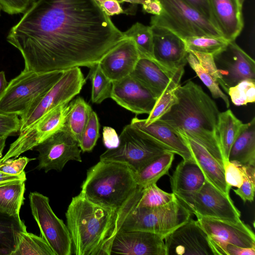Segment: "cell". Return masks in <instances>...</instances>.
I'll return each mask as SVG.
<instances>
[{"label":"cell","mask_w":255,"mask_h":255,"mask_svg":"<svg viewBox=\"0 0 255 255\" xmlns=\"http://www.w3.org/2000/svg\"><path fill=\"white\" fill-rule=\"evenodd\" d=\"M4 71H0V96L4 92L8 85Z\"/></svg>","instance_id":"53"},{"label":"cell","mask_w":255,"mask_h":255,"mask_svg":"<svg viewBox=\"0 0 255 255\" xmlns=\"http://www.w3.org/2000/svg\"><path fill=\"white\" fill-rule=\"evenodd\" d=\"M184 40L188 52L208 53L214 56L224 50L229 42L223 37L210 35L192 36Z\"/></svg>","instance_id":"35"},{"label":"cell","mask_w":255,"mask_h":255,"mask_svg":"<svg viewBox=\"0 0 255 255\" xmlns=\"http://www.w3.org/2000/svg\"><path fill=\"white\" fill-rule=\"evenodd\" d=\"M197 221L209 237L216 255H226V245L245 248L255 247V235L242 220L233 222L216 218L196 216Z\"/></svg>","instance_id":"13"},{"label":"cell","mask_w":255,"mask_h":255,"mask_svg":"<svg viewBox=\"0 0 255 255\" xmlns=\"http://www.w3.org/2000/svg\"><path fill=\"white\" fill-rule=\"evenodd\" d=\"M234 192L245 203L254 201L255 191V165H245V175L241 186Z\"/></svg>","instance_id":"41"},{"label":"cell","mask_w":255,"mask_h":255,"mask_svg":"<svg viewBox=\"0 0 255 255\" xmlns=\"http://www.w3.org/2000/svg\"><path fill=\"white\" fill-rule=\"evenodd\" d=\"M25 180H15L0 183V212L10 216H19L24 199Z\"/></svg>","instance_id":"28"},{"label":"cell","mask_w":255,"mask_h":255,"mask_svg":"<svg viewBox=\"0 0 255 255\" xmlns=\"http://www.w3.org/2000/svg\"><path fill=\"white\" fill-rule=\"evenodd\" d=\"M29 199L31 213L41 237L55 255H72V240L67 226L53 211L48 197L34 192L30 193Z\"/></svg>","instance_id":"9"},{"label":"cell","mask_w":255,"mask_h":255,"mask_svg":"<svg viewBox=\"0 0 255 255\" xmlns=\"http://www.w3.org/2000/svg\"><path fill=\"white\" fill-rule=\"evenodd\" d=\"M184 0L208 19L214 25L209 0Z\"/></svg>","instance_id":"48"},{"label":"cell","mask_w":255,"mask_h":255,"mask_svg":"<svg viewBox=\"0 0 255 255\" xmlns=\"http://www.w3.org/2000/svg\"><path fill=\"white\" fill-rule=\"evenodd\" d=\"M19 116L0 112V137H7L19 132L21 122Z\"/></svg>","instance_id":"44"},{"label":"cell","mask_w":255,"mask_h":255,"mask_svg":"<svg viewBox=\"0 0 255 255\" xmlns=\"http://www.w3.org/2000/svg\"><path fill=\"white\" fill-rule=\"evenodd\" d=\"M7 137H0V162L2 157V152L5 145V141Z\"/></svg>","instance_id":"54"},{"label":"cell","mask_w":255,"mask_h":255,"mask_svg":"<svg viewBox=\"0 0 255 255\" xmlns=\"http://www.w3.org/2000/svg\"><path fill=\"white\" fill-rule=\"evenodd\" d=\"M177 102L158 120L204 147L223 166L218 130L220 112L200 86L192 81L178 85Z\"/></svg>","instance_id":"2"},{"label":"cell","mask_w":255,"mask_h":255,"mask_svg":"<svg viewBox=\"0 0 255 255\" xmlns=\"http://www.w3.org/2000/svg\"><path fill=\"white\" fill-rule=\"evenodd\" d=\"M146 0H118V1L122 3L124 1L130 2L132 4H143Z\"/></svg>","instance_id":"55"},{"label":"cell","mask_w":255,"mask_h":255,"mask_svg":"<svg viewBox=\"0 0 255 255\" xmlns=\"http://www.w3.org/2000/svg\"><path fill=\"white\" fill-rule=\"evenodd\" d=\"M140 57L134 41L126 37L106 54L98 64L106 76L113 82L130 75Z\"/></svg>","instance_id":"19"},{"label":"cell","mask_w":255,"mask_h":255,"mask_svg":"<svg viewBox=\"0 0 255 255\" xmlns=\"http://www.w3.org/2000/svg\"><path fill=\"white\" fill-rule=\"evenodd\" d=\"M154 61L173 75L184 68L188 52L183 39L171 30L151 25Z\"/></svg>","instance_id":"16"},{"label":"cell","mask_w":255,"mask_h":255,"mask_svg":"<svg viewBox=\"0 0 255 255\" xmlns=\"http://www.w3.org/2000/svg\"><path fill=\"white\" fill-rule=\"evenodd\" d=\"M103 141L107 149L116 148L119 144V136L114 128L110 127H104Z\"/></svg>","instance_id":"47"},{"label":"cell","mask_w":255,"mask_h":255,"mask_svg":"<svg viewBox=\"0 0 255 255\" xmlns=\"http://www.w3.org/2000/svg\"><path fill=\"white\" fill-rule=\"evenodd\" d=\"M232 103L237 106L246 105L255 101V79L243 80L230 87L228 92Z\"/></svg>","instance_id":"39"},{"label":"cell","mask_w":255,"mask_h":255,"mask_svg":"<svg viewBox=\"0 0 255 255\" xmlns=\"http://www.w3.org/2000/svg\"><path fill=\"white\" fill-rule=\"evenodd\" d=\"M64 71L45 73L23 69L0 96V112L23 116L59 80Z\"/></svg>","instance_id":"5"},{"label":"cell","mask_w":255,"mask_h":255,"mask_svg":"<svg viewBox=\"0 0 255 255\" xmlns=\"http://www.w3.org/2000/svg\"><path fill=\"white\" fill-rule=\"evenodd\" d=\"M33 0H0V9L9 14L24 12Z\"/></svg>","instance_id":"46"},{"label":"cell","mask_w":255,"mask_h":255,"mask_svg":"<svg viewBox=\"0 0 255 255\" xmlns=\"http://www.w3.org/2000/svg\"><path fill=\"white\" fill-rule=\"evenodd\" d=\"M196 216L216 218L238 222L241 212L229 195H226L206 180L197 191L176 196Z\"/></svg>","instance_id":"11"},{"label":"cell","mask_w":255,"mask_h":255,"mask_svg":"<svg viewBox=\"0 0 255 255\" xmlns=\"http://www.w3.org/2000/svg\"><path fill=\"white\" fill-rule=\"evenodd\" d=\"M158 0L162 12L151 17V25L166 28L183 39L201 35L223 37L212 22L184 0Z\"/></svg>","instance_id":"8"},{"label":"cell","mask_w":255,"mask_h":255,"mask_svg":"<svg viewBox=\"0 0 255 255\" xmlns=\"http://www.w3.org/2000/svg\"><path fill=\"white\" fill-rule=\"evenodd\" d=\"M19 179L26 180L24 171L18 175H11L0 171V183Z\"/></svg>","instance_id":"52"},{"label":"cell","mask_w":255,"mask_h":255,"mask_svg":"<svg viewBox=\"0 0 255 255\" xmlns=\"http://www.w3.org/2000/svg\"><path fill=\"white\" fill-rule=\"evenodd\" d=\"M130 124L144 132L168 151L181 156L183 159L193 158L182 135L164 123L157 120L146 125L144 123V119L135 117L131 119Z\"/></svg>","instance_id":"22"},{"label":"cell","mask_w":255,"mask_h":255,"mask_svg":"<svg viewBox=\"0 0 255 255\" xmlns=\"http://www.w3.org/2000/svg\"><path fill=\"white\" fill-rule=\"evenodd\" d=\"M142 5L144 12L153 15H159L162 12V6L158 0H146Z\"/></svg>","instance_id":"51"},{"label":"cell","mask_w":255,"mask_h":255,"mask_svg":"<svg viewBox=\"0 0 255 255\" xmlns=\"http://www.w3.org/2000/svg\"><path fill=\"white\" fill-rule=\"evenodd\" d=\"M219 54L224 57V66L218 69L228 90L243 80L255 79V61L235 41H230Z\"/></svg>","instance_id":"20"},{"label":"cell","mask_w":255,"mask_h":255,"mask_svg":"<svg viewBox=\"0 0 255 255\" xmlns=\"http://www.w3.org/2000/svg\"><path fill=\"white\" fill-rule=\"evenodd\" d=\"M135 207L116 210L95 204L80 193L73 197L65 216L73 254L111 255L116 235Z\"/></svg>","instance_id":"3"},{"label":"cell","mask_w":255,"mask_h":255,"mask_svg":"<svg viewBox=\"0 0 255 255\" xmlns=\"http://www.w3.org/2000/svg\"><path fill=\"white\" fill-rule=\"evenodd\" d=\"M192 214L178 198L157 208L136 206L127 215L118 232L141 231L165 237L191 218Z\"/></svg>","instance_id":"6"},{"label":"cell","mask_w":255,"mask_h":255,"mask_svg":"<svg viewBox=\"0 0 255 255\" xmlns=\"http://www.w3.org/2000/svg\"><path fill=\"white\" fill-rule=\"evenodd\" d=\"M81 188L80 193L92 202L122 210L136 206L144 187L138 185L126 164L100 160L88 169Z\"/></svg>","instance_id":"4"},{"label":"cell","mask_w":255,"mask_h":255,"mask_svg":"<svg viewBox=\"0 0 255 255\" xmlns=\"http://www.w3.org/2000/svg\"><path fill=\"white\" fill-rule=\"evenodd\" d=\"M223 167L227 185L231 188L233 186L240 187L244 180L245 165L229 160H224Z\"/></svg>","instance_id":"42"},{"label":"cell","mask_w":255,"mask_h":255,"mask_svg":"<svg viewBox=\"0 0 255 255\" xmlns=\"http://www.w3.org/2000/svg\"><path fill=\"white\" fill-rule=\"evenodd\" d=\"M111 98L136 115H149L157 100L149 89L130 75L112 82Z\"/></svg>","instance_id":"17"},{"label":"cell","mask_w":255,"mask_h":255,"mask_svg":"<svg viewBox=\"0 0 255 255\" xmlns=\"http://www.w3.org/2000/svg\"><path fill=\"white\" fill-rule=\"evenodd\" d=\"M215 26L228 41H235L244 27L242 7L237 0H209Z\"/></svg>","instance_id":"21"},{"label":"cell","mask_w":255,"mask_h":255,"mask_svg":"<svg viewBox=\"0 0 255 255\" xmlns=\"http://www.w3.org/2000/svg\"><path fill=\"white\" fill-rule=\"evenodd\" d=\"M245 0H237V1L241 7H243V4Z\"/></svg>","instance_id":"56"},{"label":"cell","mask_w":255,"mask_h":255,"mask_svg":"<svg viewBox=\"0 0 255 255\" xmlns=\"http://www.w3.org/2000/svg\"><path fill=\"white\" fill-rule=\"evenodd\" d=\"M69 103L61 104L51 110L19 133L2 157L0 164L33 149L50 136L63 129L69 110Z\"/></svg>","instance_id":"12"},{"label":"cell","mask_w":255,"mask_h":255,"mask_svg":"<svg viewBox=\"0 0 255 255\" xmlns=\"http://www.w3.org/2000/svg\"><path fill=\"white\" fill-rule=\"evenodd\" d=\"M126 38L96 0H35L6 39L24 69L45 73L91 68Z\"/></svg>","instance_id":"1"},{"label":"cell","mask_w":255,"mask_h":255,"mask_svg":"<svg viewBox=\"0 0 255 255\" xmlns=\"http://www.w3.org/2000/svg\"><path fill=\"white\" fill-rule=\"evenodd\" d=\"M126 37L134 41L140 57L154 61L153 51V34L150 26L136 22L123 32Z\"/></svg>","instance_id":"34"},{"label":"cell","mask_w":255,"mask_h":255,"mask_svg":"<svg viewBox=\"0 0 255 255\" xmlns=\"http://www.w3.org/2000/svg\"><path fill=\"white\" fill-rule=\"evenodd\" d=\"M177 73L172 75L155 61L140 57L130 75L142 84L158 99Z\"/></svg>","instance_id":"24"},{"label":"cell","mask_w":255,"mask_h":255,"mask_svg":"<svg viewBox=\"0 0 255 255\" xmlns=\"http://www.w3.org/2000/svg\"><path fill=\"white\" fill-rule=\"evenodd\" d=\"M243 123L230 110L220 112L218 126L220 146L224 160H228L231 148Z\"/></svg>","instance_id":"30"},{"label":"cell","mask_w":255,"mask_h":255,"mask_svg":"<svg viewBox=\"0 0 255 255\" xmlns=\"http://www.w3.org/2000/svg\"><path fill=\"white\" fill-rule=\"evenodd\" d=\"M100 127L98 117L96 112L92 111L79 143L83 152H91L95 146L100 137Z\"/></svg>","instance_id":"40"},{"label":"cell","mask_w":255,"mask_h":255,"mask_svg":"<svg viewBox=\"0 0 255 255\" xmlns=\"http://www.w3.org/2000/svg\"><path fill=\"white\" fill-rule=\"evenodd\" d=\"M86 81L80 67L64 71L63 75L52 87L20 118L19 133L51 110L61 104L69 103L80 93Z\"/></svg>","instance_id":"10"},{"label":"cell","mask_w":255,"mask_h":255,"mask_svg":"<svg viewBox=\"0 0 255 255\" xmlns=\"http://www.w3.org/2000/svg\"><path fill=\"white\" fill-rule=\"evenodd\" d=\"M187 61L202 82L208 88L213 97L215 99H222L226 107L228 108L230 102L228 96L220 89L218 83L201 66L197 58L190 51H188Z\"/></svg>","instance_id":"38"},{"label":"cell","mask_w":255,"mask_h":255,"mask_svg":"<svg viewBox=\"0 0 255 255\" xmlns=\"http://www.w3.org/2000/svg\"><path fill=\"white\" fill-rule=\"evenodd\" d=\"M11 255H55V254L41 236H38L25 231L19 233L17 246Z\"/></svg>","instance_id":"33"},{"label":"cell","mask_w":255,"mask_h":255,"mask_svg":"<svg viewBox=\"0 0 255 255\" xmlns=\"http://www.w3.org/2000/svg\"><path fill=\"white\" fill-rule=\"evenodd\" d=\"M35 148L39 153L37 168L45 172L51 170L61 171L71 160L82 161L78 142L64 129L53 134Z\"/></svg>","instance_id":"14"},{"label":"cell","mask_w":255,"mask_h":255,"mask_svg":"<svg viewBox=\"0 0 255 255\" xmlns=\"http://www.w3.org/2000/svg\"><path fill=\"white\" fill-rule=\"evenodd\" d=\"M225 250L226 255H255V247L245 248L227 244Z\"/></svg>","instance_id":"50"},{"label":"cell","mask_w":255,"mask_h":255,"mask_svg":"<svg viewBox=\"0 0 255 255\" xmlns=\"http://www.w3.org/2000/svg\"><path fill=\"white\" fill-rule=\"evenodd\" d=\"M119 140L118 146L107 149L100 155V160L124 163L134 173L158 156L169 151L130 124L124 128Z\"/></svg>","instance_id":"7"},{"label":"cell","mask_w":255,"mask_h":255,"mask_svg":"<svg viewBox=\"0 0 255 255\" xmlns=\"http://www.w3.org/2000/svg\"><path fill=\"white\" fill-rule=\"evenodd\" d=\"M177 199L173 193L165 192L153 183L143 188L136 206L157 208L168 204Z\"/></svg>","instance_id":"37"},{"label":"cell","mask_w":255,"mask_h":255,"mask_svg":"<svg viewBox=\"0 0 255 255\" xmlns=\"http://www.w3.org/2000/svg\"><path fill=\"white\" fill-rule=\"evenodd\" d=\"M33 159L25 156L16 159H8L0 164V171L11 175L20 174L24 171L27 164Z\"/></svg>","instance_id":"45"},{"label":"cell","mask_w":255,"mask_h":255,"mask_svg":"<svg viewBox=\"0 0 255 255\" xmlns=\"http://www.w3.org/2000/svg\"><path fill=\"white\" fill-rule=\"evenodd\" d=\"M69 105V110L64 129L79 143L93 110L81 97H77Z\"/></svg>","instance_id":"29"},{"label":"cell","mask_w":255,"mask_h":255,"mask_svg":"<svg viewBox=\"0 0 255 255\" xmlns=\"http://www.w3.org/2000/svg\"><path fill=\"white\" fill-rule=\"evenodd\" d=\"M88 77L92 83L91 101L93 103L100 104L111 98L112 81L104 73L99 64L90 68Z\"/></svg>","instance_id":"36"},{"label":"cell","mask_w":255,"mask_h":255,"mask_svg":"<svg viewBox=\"0 0 255 255\" xmlns=\"http://www.w3.org/2000/svg\"><path fill=\"white\" fill-rule=\"evenodd\" d=\"M184 69L180 70L172 78L168 86L158 98L147 118L144 119L145 125H149L158 120L176 103L177 97L175 91L180 85Z\"/></svg>","instance_id":"32"},{"label":"cell","mask_w":255,"mask_h":255,"mask_svg":"<svg viewBox=\"0 0 255 255\" xmlns=\"http://www.w3.org/2000/svg\"><path fill=\"white\" fill-rule=\"evenodd\" d=\"M166 255H216L197 220L190 218L164 239Z\"/></svg>","instance_id":"15"},{"label":"cell","mask_w":255,"mask_h":255,"mask_svg":"<svg viewBox=\"0 0 255 255\" xmlns=\"http://www.w3.org/2000/svg\"><path fill=\"white\" fill-rule=\"evenodd\" d=\"M97 2L109 16L124 12L120 2L117 0H100Z\"/></svg>","instance_id":"49"},{"label":"cell","mask_w":255,"mask_h":255,"mask_svg":"<svg viewBox=\"0 0 255 255\" xmlns=\"http://www.w3.org/2000/svg\"><path fill=\"white\" fill-rule=\"evenodd\" d=\"M174 154L171 151H166L155 158L139 172L134 173L138 185L144 187L156 183L161 177L168 174Z\"/></svg>","instance_id":"31"},{"label":"cell","mask_w":255,"mask_h":255,"mask_svg":"<svg viewBox=\"0 0 255 255\" xmlns=\"http://www.w3.org/2000/svg\"></svg>","instance_id":"58"},{"label":"cell","mask_w":255,"mask_h":255,"mask_svg":"<svg viewBox=\"0 0 255 255\" xmlns=\"http://www.w3.org/2000/svg\"><path fill=\"white\" fill-rule=\"evenodd\" d=\"M26 231L19 216L0 212V255H11L15 251L20 232Z\"/></svg>","instance_id":"27"},{"label":"cell","mask_w":255,"mask_h":255,"mask_svg":"<svg viewBox=\"0 0 255 255\" xmlns=\"http://www.w3.org/2000/svg\"><path fill=\"white\" fill-rule=\"evenodd\" d=\"M191 52L197 58L201 66L220 85L224 90L228 93V89L224 83L219 71L217 67L214 56L208 53L196 51Z\"/></svg>","instance_id":"43"},{"label":"cell","mask_w":255,"mask_h":255,"mask_svg":"<svg viewBox=\"0 0 255 255\" xmlns=\"http://www.w3.org/2000/svg\"><path fill=\"white\" fill-rule=\"evenodd\" d=\"M206 180L194 158L183 159L171 177V188L176 196L191 193L199 190Z\"/></svg>","instance_id":"25"},{"label":"cell","mask_w":255,"mask_h":255,"mask_svg":"<svg viewBox=\"0 0 255 255\" xmlns=\"http://www.w3.org/2000/svg\"><path fill=\"white\" fill-rule=\"evenodd\" d=\"M242 165H255V118L243 126L229 155L228 160Z\"/></svg>","instance_id":"26"},{"label":"cell","mask_w":255,"mask_h":255,"mask_svg":"<svg viewBox=\"0 0 255 255\" xmlns=\"http://www.w3.org/2000/svg\"><path fill=\"white\" fill-rule=\"evenodd\" d=\"M97 1H99L100 0H96Z\"/></svg>","instance_id":"57"},{"label":"cell","mask_w":255,"mask_h":255,"mask_svg":"<svg viewBox=\"0 0 255 255\" xmlns=\"http://www.w3.org/2000/svg\"><path fill=\"white\" fill-rule=\"evenodd\" d=\"M164 239L149 232H118L113 242L111 255H166Z\"/></svg>","instance_id":"18"},{"label":"cell","mask_w":255,"mask_h":255,"mask_svg":"<svg viewBox=\"0 0 255 255\" xmlns=\"http://www.w3.org/2000/svg\"><path fill=\"white\" fill-rule=\"evenodd\" d=\"M181 135L185 140L206 180L223 193L229 195L231 188L226 182L223 166L204 147L193 139Z\"/></svg>","instance_id":"23"}]
</instances>
